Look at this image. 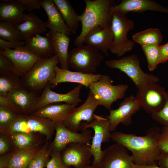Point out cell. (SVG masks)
<instances>
[{"label": "cell", "mask_w": 168, "mask_h": 168, "mask_svg": "<svg viewBox=\"0 0 168 168\" xmlns=\"http://www.w3.org/2000/svg\"><path fill=\"white\" fill-rule=\"evenodd\" d=\"M12 152H11L0 156V168H6L12 155Z\"/></svg>", "instance_id": "cell-47"}, {"label": "cell", "mask_w": 168, "mask_h": 168, "mask_svg": "<svg viewBox=\"0 0 168 168\" xmlns=\"http://www.w3.org/2000/svg\"><path fill=\"white\" fill-rule=\"evenodd\" d=\"M163 35L158 28H149L134 34L133 40L136 43L143 45H160Z\"/></svg>", "instance_id": "cell-29"}, {"label": "cell", "mask_w": 168, "mask_h": 168, "mask_svg": "<svg viewBox=\"0 0 168 168\" xmlns=\"http://www.w3.org/2000/svg\"><path fill=\"white\" fill-rule=\"evenodd\" d=\"M41 6L48 17L47 21L45 22L46 27L52 32H60L69 36L71 32L53 0H41Z\"/></svg>", "instance_id": "cell-22"}, {"label": "cell", "mask_w": 168, "mask_h": 168, "mask_svg": "<svg viewBox=\"0 0 168 168\" xmlns=\"http://www.w3.org/2000/svg\"><path fill=\"white\" fill-rule=\"evenodd\" d=\"M6 96L23 114H31L34 111L38 97L24 86L10 92Z\"/></svg>", "instance_id": "cell-23"}, {"label": "cell", "mask_w": 168, "mask_h": 168, "mask_svg": "<svg viewBox=\"0 0 168 168\" xmlns=\"http://www.w3.org/2000/svg\"><path fill=\"white\" fill-rule=\"evenodd\" d=\"M50 156V159L46 163V168H71L66 166L63 163L60 152L53 150Z\"/></svg>", "instance_id": "cell-38"}, {"label": "cell", "mask_w": 168, "mask_h": 168, "mask_svg": "<svg viewBox=\"0 0 168 168\" xmlns=\"http://www.w3.org/2000/svg\"><path fill=\"white\" fill-rule=\"evenodd\" d=\"M128 150L115 143L103 150L99 168H133L134 164Z\"/></svg>", "instance_id": "cell-16"}, {"label": "cell", "mask_w": 168, "mask_h": 168, "mask_svg": "<svg viewBox=\"0 0 168 168\" xmlns=\"http://www.w3.org/2000/svg\"><path fill=\"white\" fill-rule=\"evenodd\" d=\"M94 117L93 121L84 126L82 130L91 128L94 130V134L90 146L93 157L91 166L95 168H99L103 153L102 144L109 142L111 139L112 132L110 123L107 118L95 114Z\"/></svg>", "instance_id": "cell-9"}, {"label": "cell", "mask_w": 168, "mask_h": 168, "mask_svg": "<svg viewBox=\"0 0 168 168\" xmlns=\"http://www.w3.org/2000/svg\"><path fill=\"white\" fill-rule=\"evenodd\" d=\"M140 61L135 54L123 57L119 59L107 60L106 66L111 69H117L129 77L138 89L151 83H157L159 77L153 74L145 72L140 66Z\"/></svg>", "instance_id": "cell-5"}, {"label": "cell", "mask_w": 168, "mask_h": 168, "mask_svg": "<svg viewBox=\"0 0 168 168\" xmlns=\"http://www.w3.org/2000/svg\"><path fill=\"white\" fill-rule=\"evenodd\" d=\"M83 85H77L68 93L60 94L56 93L51 89V85L48 83L45 87L41 95L38 96L35 104L34 111L47 105L54 103L64 102L69 104L77 105L82 102L80 97L81 90Z\"/></svg>", "instance_id": "cell-17"}, {"label": "cell", "mask_w": 168, "mask_h": 168, "mask_svg": "<svg viewBox=\"0 0 168 168\" xmlns=\"http://www.w3.org/2000/svg\"><path fill=\"white\" fill-rule=\"evenodd\" d=\"M55 130L54 123L49 119L31 114H18L12 123L0 133L8 134L16 132L30 133L38 132L44 135L49 140Z\"/></svg>", "instance_id": "cell-8"}, {"label": "cell", "mask_w": 168, "mask_h": 168, "mask_svg": "<svg viewBox=\"0 0 168 168\" xmlns=\"http://www.w3.org/2000/svg\"><path fill=\"white\" fill-rule=\"evenodd\" d=\"M86 7L79 15L82 29L76 38L74 44L78 46L83 44L84 37L92 29L100 27L106 28L111 26L112 15L110 11L114 1L111 0H85Z\"/></svg>", "instance_id": "cell-2"}, {"label": "cell", "mask_w": 168, "mask_h": 168, "mask_svg": "<svg viewBox=\"0 0 168 168\" xmlns=\"http://www.w3.org/2000/svg\"><path fill=\"white\" fill-rule=\"evenodd\" d=\"M99 105L97 100L89 91L85 102L75 108L63 122L69 129L75 132L82 130L85 125L92 122L95 119L94 112Z\"/></svg>", "instance_id": "cell-10"}, {"label": "cell", "mask_w": 168, "mask_h": 168, "mask_svg": "<svg viewBox=\"0 0 168 168\" xmlns=\"http://www.w3.org/2000/svg\"><path fill=\"white\" fill-rule=\"evenodd\" d=\"M60 153L63 164L74 168H85L90 166L93 156L90 146L78 143L68 145Z\"/></svg>", "instance_id": "cell-14"}, {"label": "cell", "mask_w": 168, "mask_h": 168, "mask_svg": "<svg viewBox=\"0 0 168 168\" xmlns=\"http://www.w3.org/2000/svg\"><path fill=\"white\" fill-rule=\"evenodd\" d=\"M0 37L9 41H21L16 25L8 21H0Z\"/></svg>", "instance_id": "cell-34"}, {"label": "cell", "mask_w": 168, "mask_h": 168, "mask_svg": "<svg viewBox=\"0 0 168 168\" xmlns=\"http://www.w3.org/2000/svg\"><path fill=\"white\" fill-rule=\"evenodd\" d=\"M25 46L30 51L41 58L50 57L54 55L50 38L40 34L32 35L24 40Z\"/></svg>", "instance_id": "cell-24"}, {"label": "cell", "mask_w": 168, "mask_h": 168, "mask_svg": "<svg viewBox=\"0 0 168 168\" xmlns=\"http://www.w3.org/2000/svg\"><path fill=\"white\" fill-rule=\"evenodd\" d=\"M151 115L153 120L164 127H168V91H167L166 100L163 107Z\"/></svg>", "instance_id": "cell-37"}, {"label": "cell", "mask_w": 168, "mask_h": 168, "mask_svg": "<svg viewBox=\"0 0 168 168\" xmlns=\"http://www.w3.org/2000/svg\"><path fill=\"white\" fill-rule=\"evenodd\" d=\"M52 150L51 143L47 142L30 161L27 168H44Z\"/></svg>", "instance_id": "cell-33"}, {"label": "cell", "mask_w": 168, "mask_h": 168, "mask_svg": "<svg viewBox=\"0 0 168 168\" xmlns=\"http://www.w3.org/2000/svg\"><path fill=\"white\" fill-rule=\"evenodd\" d=\"M16 25L21 41L35 34L44 32L47 28L45 22L32 12L25 14L24 22Z\"/></svg>", "instance_id": "cell-26"}, {"label": "cell", "mask_w": 168, "mask_h": 168, "mask_svg": "<svg viewBox=\"0 0 168 168\" xmlns=\"http://www.w3.org/2000/svg\"><path fill=\"white\" fill-rule=\"evenodd\" d=\"M39 150L36 148L14 151L6 168H27Z\"/></svg>", "instance_id": "cell-30"}, {"label": "cell", "mask_w": 168, "mask_h": 168, "mask_svg": "<svg viewBox=\"0 0 168 168\" xmlns=\"http://www.w3.org/2000/svg\"><path fill=\"white\" fill-rule=\"evenodd\" d=\"M140 104L136 96L130 95L124 97L119 107L110 110V114L105 118L109 122L110 130L113 132L120 123L126 126L132 124V116L139 110Z\"/></svg>", "instance_id": "cell-13"}, {"label": "cell", "mask_w": 168, "mask_h": 168, "mask_svg": "<svg viewBox=\"0 0 168 168\" xmlns=\"http://www.w3.org/2000/svg\"><path fill=\"white\" fill-rule=\"evenodd\" d=\"M133 168H163L158 166V164L152 165H137L134 164L133 166Z\"/></svg>", "instance_id": "cell-48"}, {"label": "cell", "mask_w": 168, "mask_h": 168, "mask_svg": "<svg viewBox=\"0 0 168 168\" xmlns=\"http://www.w3.org/2000/svg\"><path fill=\"white\" fill-rule=\"evenodd\" d=\"M55 77L49 83L54 86L63 82H74L88 88L90 84L98 81L101 77V74L85 73L78 71H72L63 69L58 66L55 68Z\"/></svg>", "instance_id": "cell-19"}, {"label": "cell", "mask_w": 168, "mask_h": 168, "mask_svg": "<svg viewBox=\"0 0 168 168\" xmlns=\"http://www.w3.org/2000/svg\"><path fill=\"white\" fill-rule=\"evenodd\" d=\"M68 27L71 32L75 33L80 22L79 15L67 0H53Z\"/></svg>", "instance_id": "cell-28"}, {"label": "cell", "mask_w": 168, "mask_h": 168, "mask_svg": "<svg viewBox=\"0 0 168 168\" xmlns=\"http://www.w3.org/2000/svg\"><path fill=\"white\" fill-rule=\"evenodd\" d=\"M148 11L168 13V8L151 0H123L110 8L112 14L116 13L125 15L128 12L142 13Z\"/></svg>", "instance_id": "cell-18"}, {"label": "cell", "mask_w": 168, "mask_h": 168, "mask_svg": "<svg viewBox=\"0 0 168 168\" xmlns=\"http://www.w3.org/2000/svg\"><path fill=\"white\" fill-rule=\"evenodd\" d=\"M60 63L56 55L48 58H41L31 69L24 76L22 81L23 86L33 91L44 88L55 76V68Z\"/></svg>", "instance_id": "cell-3"}, {"label": "cell", "mask_w": 168, "mask_h": 168, "mask_svg": "<svg viewBox=\"0 0 168 168\" xmlns=\"http://www.w3.org/2000/svg\"><path fill=\"white\" fill-rule=\"evenodd\" d=\"M0 105L6 106L17 114H22L20 110L6 96L0 95Z\"/></svg>", "instance_id": "cell-44"}, {"label": "cell", "mask_w": 168, "mask_h": 168, "mask_svg": "<svg viewBox=\"0 0 168 168\" xmlns=\"http://www.w3.org/2000/svg\"><path fill=\"white\" fill-rule=\"evenodd\" d=\"M18 114L6 106L0 105V132L9 126Z\"/></svg>", "instance_id": "cell-36"}, {"label": "cell", "mask_w": 168, "mask_h": 168, "mask_svg": "<svg viewBox=\"0 0 168 168\" xmlns=\"http://www.w3.org/2000/svg\"><path fill=\"white\" fill-rule=\"evenodd\" d=\"M54 127L56 134L51 142L53 150L61 152L68 145L74 143L91 146L93 136L89 129L83 130L78 133L69 129L62 123H54Z\"/></svg>", "instance_id": "cell-12"}, {"label": "cell", "mask_w": 168, "mask_h": 168, "mask_svg": "<svg viewBox=\"0 0 168 168\" xmlns=\"http://www.w3.org/2000/svg\"><path fill=\"white\" fill-rule=\"evenodd\" d=\"M32 134L16 132L7 134L14 151L36 148L37 142Z\"/></svg>", "instance_id": "cell-31"}, {"label": "cell", "mask_w": 168, "mask_h": 168, "mask_svg": "<svg viewBox=\"0 0 168 168\" xmlns=\"http://www.w3.org/2000/svg\"><path fill=\"white\" fill-rule=\"evenodd\" d=\"M77 105L61 103L49 104L40 108L31 114L47 119L54 123H62Z\"/></svg>", "instance_id": "cell-21"}, {"label": "cell", "mask_w": 168, "mask_h": 168, "mask_svg": "<svg viewBox=\"0 0 168 168\" xmlns=\"http://www.w3.org/2000/svg\"><path fill=\"white\" fill-rule=\"evenodd\" d=\"M160 133L161 129L157 127L150 128L143 136L119 132H112L111 139L130 151L134 164L152 165L158 164L161 154L157 146Z\"/></svg>", "instance_id": "cell-1"}, {"label": "cell", "mask_w": 168, "mask_h": 168, "mask_svg": "<svg viewBox=\"0 0 168 168\" xmlns=\"http://www.w3.org/2000/svg\"><path fill=\"white\" fill-rule=\"evenodd\" d=\"M11 146L12 144L8 135L0 133V156L9 153Z\"/></svg>", "instance_id": "cell-41"}, {"label": "cell", "mask_w": 168, "mask_h": 168, "mask_svg": "<svg viewBox=\"0 0 168 168\" xmlns=\"http://www.w3.org/2000/svg\"><path fill=\"white\" fill-rule=\"evenodd\" d=\"M11 73L17 75L13 64L10 59L0 53V75Z\"/></svg>", "instance_id": "cell-40"}, {"label": "cell", "mask_w": 168, "mask_h": 168, "mask_svg": "<svg viewBox=\"0 0 168 168\" xmlns=\"http://www.w3.org/2000/svg\"><path fill=\"white\" fill-rule=\"evenodd\" d=\"M104 56L96 48L82 44L72 49L68 53V66L76 71L94 73L101 64Z\"/></svg>", "instance_id": "cell-4"}, {"label": "cell", "mask_w": 168, "mask_h": 168, "mask_svg": "<svg viewBox=\"0 0 168 168\" xmlns=\"http://www.w3.org/2000/svg\"><path fill=\"white\" fill-rule=\"evenodd\" d=\"M19 77L14 73L0 75V95L6 96L10 92L24 86Z\"/></svg>", "instance_id": "cell-32"}, {"label": "cell", "mask_w": 168, "mask_h": 168, "mask_svg": "<svg viewBox=\"0 0 168 168\" xmlns=\"http://www.w3.org/2000/svg\"><path fill=\"white\" fill-rule=\"evenodd\" d=\"M113 81L107 75H102L97 82H92L88 88L89 91L102 105L109 110L113 103L125 97L128 86L126 84L113 85Z\"/></svg>", "instance_id": "cell-7"}, {"label": "cell", "mask_w": 168, "mask_h": 168, "mask_svg": "<svg viewBox=\"0 0 168 168\" xmlns=\"http://www.w3.org/2000/svg\"><path fill=\"white\" fill-rule=\"evenodd\" d=\"M28 12H31L33 10L40 8L41 0H17Z\"/></svg>", "instance_id": "cell-42"}, {"label": "cell", "mask_w": 168, "mask_h": 168, "mask_svg": "<svg viewBox=\"0 0 168 168\" xmlns=\"http://www.w3.org/2000/svg\"><path fill=\"white\" fill-rule=\"evenodd\" d=\"M0 53L10 59L15 67L16 74L23 77L29 72L41 58L34 54L25 45L15 49L0 50Z\"/></svg>", "instance_id": "cell-15"}, {"label": "cell", "mask_w": 168, "mask_h": 168, "mask_svg": "<svg viewBox=\"0 0 168 168\" xmlns=\"http://www.w3.org/2000/svg\"><path fill=\"white\" fill-rule=\"evenodd\" d=\"M157 146L161 154L168 153V127L163 126L161 130Z\"/></svg>", "instance_id": "cell-39"}, {"label": "cell", "mask_w": 168, "mask_h": 168, "mask_svg": "<svg viewBox=\"0 0 168 168\" xmlns=\"http://www.w3.org/2000/svg\"><path fill=\"white\" fill-rule=\"evenodd\" d=\"M112 15L111 28L113 38L109 51L121 57L132 50L133 48L135 42L128 39L127 34L134 28V24L125 15L116 13Z\"/></svg>", "instance_id": "cell-6"}, {"label": "cell", "mask_w": 168, "mask_h": 168, "mask_svg": "<svg viewBox=\"0 0 168 168\" xmlns=\"http://www.w3.org/2000/svg\"><path fill=\"white\" fill-rule=\"evenodd\" d=\"M141 108L151 115L161 110L167 98V91L156 83H151L138 89L136 96Z\"/></svg>", "instance_id": "cell-11"}, {"label": "cell", "mask_w": 168, "mask_h": 168, "mask_svg": "<svg viewBox=\"0 0 168 168\" xmlns=\"http://www.w3.org/2000/svg\"><path fill=\"white\" fill-rule=\"evenodd\" d=\"M113 38L111 26L106 28L97 27L87 33L84 37L83 44L96 48L108 56Z\"/></svg>", "instance_id": "cell-20"}, {"label": "cell", "mask_w": 168, "mask_h": 168, "mask_svg": "<svg viewBox=\"0 0 168 168\" xmlns=\"http://www.w3.org/2000/svg\"><path fill=\"white\" fill-rule=\"evenodd\" d=\"M160 45L141 46L146 58L148 68L150 71L154 70L160 64Z\"/></svg>", "instance_id": "cell-35"}, {"label": "cell", "mask_w": 168, "mask_h": 168, "mask_svg": "<svg viewBox=\"0 0 168 168\" xmlns=\"http://www.w3.org/2000/svg\"><path fill=\"white\" fill-rule=\"evenodd\" d=\"M1 1L0 21L10 22L16 25L24 22L25 9L17 0Z\"/></svg>", "instance_id": "cell-27"}, {"label": "cell", "mask_w": 168, "mask_h": 168, "mask_svg": "<svg viewBox=\"0 0 168 168\" xmlns=\"http://www.w3.org/2000/svg\"><path fill=\"white\" fill-rule=\"evenodd\" d=\"M168 60V42L160 46L159 63H163Z\"/></svg>", "instance_id": "cell-45"}, {"label": "cell", "mask_w": 168, "mask_h": 168, "mask_svg": "<svg viewBox=\"0 0 168 168\" xmlns=\"http://www.w3.org/2000/svg\"><path fill=\"white\" fill-rule=\"evenodd\" d=\"M158 165L163 168H168V153L161 154Z\"/></svg>", "instance_id": "cell-46"}, {"label": "cell", "mask_w": 168, "mask_h": 168, "mask_svg": "<svg viewBox=\"0 0 168 168\" xmlns=\"http://www.w3.org/2000/svg\"><path fill=\"white\" fill-rule=\"evenodd\" d=\"M85 168H95L91 166H89Z\"/></svg>", "instance_id": "cell-49"}, {"label": "cell", "mask_w": 168, "mask_h": 168, "mask_svg": "<svg viewBox=\"0 0 168 168\" xmlns=\"http://www.w3.org/2000/svg\"><path fill=\"white\" fill-rule=\"evenodd\" d=\"M46 35L50 38L53 48L54 55L58 58L61 68L68 69V49L70 41L68 36L64 34L58 32H53L49 31Z\"/></svg>", "instance_id": "cell-25"}, {"label": "cell", "mask_w": 168, "mask_h": 168, "mask_svg": "<svg viewBox=\"0 0 168 168\" xmlns=\"http://www.w3.org/2000/svg\"><path fill=\"white\" fill-rule=\"evenodd\" d=\"M21 45H25L24 41L13 42L0 38V49H1L0 50H4L12 48L15 49Z\"/></svg>", "instance_id": "cell-43"}]
</instances>
